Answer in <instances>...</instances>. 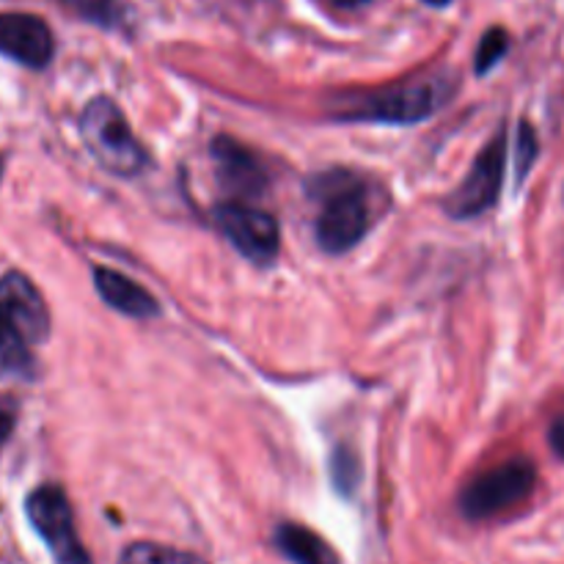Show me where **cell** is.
I'll return each instance as SVG.
<instances>
[{"instance_id":"1","label":"cell","mask_w":564,"mask_h":564,"mask_svg":"<svg viewBox=\"0 0 564 564\" xmlns=\"http://www.w3.org/2000/svg\"><path fill=\"white\" fill-rule=\"evenodd\" d=\"M455 91V80L444 72L430 77L394 83L378 91H352L336 97V119L345 121H383V124H413L433 116Z\"/></svg>"},{"instance_id":"2","label":"cell","mask_w":564,"mask_h":564,"mask_svg":"<svg viewBox=\"0 0 564 564\" xmlns=\"http://www.w3.org/2000/svg\"><path fill=\"white\" fill-rule=\"evenodd\" d=\"M80 135L91 158L110 174L135 176L147 165V152L113 99L97 97L86 105L80 116Z\"/></svg>"},{"instance_id":"3","label":"cell","mask_w":564,"mask_h":564,"mask_svg":"<svg viewBox=\"0 0 564 564\" xmlns=\"http://www.w3.org/2000/svg\"><path fill=\"white\" fill-rule=\"evenodd\" d=\"M323 209L317 215V242L328 253H345L364 240L372 226L367 191L356 176H323Z\"/></svg>"},{"instance_id":"4","label":"cell","mask_w":564,"mask_h":564,"mask_svg":"<svg viewBox=\"0 0 564 564\" xmlns=\"http://www.w3.org/2000/svg\"><path fill=\"white\" fill-rule=\"evenodd\" d=\"M538 471L527 457H512L488 471L477 474L457 496V507L468 521H490V518L510 512L534 494Z\"/></svg>"},{"instance_id":"5","label":"cell","mask_w":564,"mask_h":564,"mask_svg":"<svg viewBox=\"0 0 564 564\" xmlns=\"http://www.w3.org/2000/svg\"><path fill=\"white\" fill-rule=\"evenodd\" d=\"M25 516L58 564H91L75 529L69 499L55 485L36 488L25 501Z\"/></svg>"},{"instance_id":"6","label":"cell","mask_w":564,"mask_h":564,"mask_svg":"<svg viewBox=\"0 0 564 564\" xmlns=\"http://www.w3.org/2000/svg\"><path fill=\"white\" fill-rule=\"evenodd\" d=\"M220 235L253 264H270L281 251V229L273 215L240 202L218 204L213 213Z\"/></svg>"},{"instance_id":"7","label":"cell","mask_w":564,"mask_h":564,"mask_svg":"<svg viewBox=\"0 0 564 564\" xmlns=\"http://www.w3.org/2000/svg\"><path fill=\"white\" fill-rule=\"evenodd\" d=\"M505 160H507V135L499 132L488 147L474 160L471 171L463 180V185L446 198V213L452 218H477L488 213L499 202L501 182H505Z\"/></svg>"},{"instance_id":"8","label":"cell","mask_w":564,"mask_h":564,"mask_svg":"<svg viewBox=\"0 0 564 564\" xmlns=\"http://www.w3.org/2000/svg\"><path fill=\"white\" fill-rule=\"evenodd\" d=\"M0 308L14 323V328L25 336L28 345L47 341L50 312L44 306V297L39 295V290L28 275L11 270L0 279Z\"/></svg>"},{"instance_id":"9","label":"cell","mask_w":564,"mask_h":564,"mask_svg":"<svg viewBox=\"0 0 564 564\" xmlns=\"http://www.w3.org/2000/svg\"><path fill=\"white\" fill-rule=\"evenodd\" d=\"M53 53L55 42L47 22L33 14H0V55L28 69H44Z\"/></svg>"},{"instance_id":"10","label":"cell","mask_w":564,"mask_h":564,"mask_svg":"<svg viewBox=\"0 0 564 564\" xmlns=\"http://www.w3.org/2000/svg\"><path fill=\"white\" fill-rule=\"evenodd\" d=\"M213 160L220 185L226 191L242 193V196H257V193L268 187V174H264L262 163L242 143L231 141V138H215Z\"/></svg>"},{"instance_id":"11","label":"cell","mask_w":564,"mask_h":564,"mask_svg":"<svg viewBox=\"0 0 564 564\" xmlns=\"http://www.w3.org/2000/svg\"><path fill=\"white\" fill-rule=\"evenodd\" d=\"M94 286H97L99 297H102L110 308L127 314V317L147 319L158 314V301H154L138 281L127 279V275L116 273V270H94Z\"/></svg>"},{"instance_id":"12","label":"cell","mask_w":564,"mask_h":564,"mask_svg":"<svg viewBox=\"0 0 564 564\" xmlns=\"http://www.w3.org/2000/svg\"><path fill=\"white\" fill-rule=\"evenodd\" d=\"M275 545L292 564H339L336 551L301 523H281L275 529Z\"/></svg>"},{"instance_id":"13","label":"cell","mask_w":564,"mask_h":564,"mask_svg":"<svg viewBox=\"0 0 564 564\" xmlns=\"http://www.w3.org/2000/svg\"><path fill=\"white\" fill-rule=\"evenodd\" d=\"M33 369V358L28 352V341L14 328L6 312L0 308V378H28Z\"/></svg>"},{"instance_id":"14","label":"cell","mask_w":564,"mask_h":564,"mask_svg":"<svg viewBox=\"0 0 564 564\" xmlns=\"http://www.w3.org/2000/svg\"><path fill=\"white\" fill-rule=\"evenodd\" d=\"M119 564H207L202 556L158 543H132L121 551Z\"/></svg>"},{"instance_id":"15","label":"cell","mask_w":564,"mask_h":564,"mask_svg":"<svg viewBox=\"0 0 564 564\" xmlns=\"http://www.w3.org/2000/svg\"><path fill=\"white\" fill-rule=\"evenodd\" d=\"M66 9L75 11L80 20L94 22L99 28H116L121 22L119 0H58Z\"/></svg>"},{"instance_id":"16","label":"cell","mask_w":564,"mask_h":564,"mask_svg":"<svg viewBox=\"0 0 564 564\" xmlns=\"http://www.w3.org/2000/svg\"><path fill=\"white\" fill-rule=\"evenodd\" d=\"M507 47H510V36H507L505 28H490L482 36V42H479L477 58H474L477 61V64H474L477 75H488V72L505 58Z\"/></svg>"},{"instance_id":"17","label":"cell","mask_w":564,"mask_h":564,"mask_svg":"<svg viewBox=\"0 0 564 564\" xmlns=\"http://www.w3.org/2000/svg\"><path fill=\"white\" fill-rule=\"evenodd\" d=\"M330 474H334L336 488H339L341 494H350L358 482V460L352 455H347L345 449H336Z\"/></svg>"},{"instance_id":"18","label":"cell","mask_w":564,"mask_h":564,"mask_svg":"<svg viewBox=\"0 0 564 564\" xmlns=\"http://www.w3.org/2000/svg\"><path fill=\"white\" fill-rule=\"evenodd\" d=\"M534 158H538V135H534L532 127L521 124V135H518V163H516L518 182L529 174Z\"/></svg>"},{"instance_id":"19","label":"cell","mask_w":564,"mask_h":564,"mask_svg":"<svg viewBox=\"0 0 564 564\" xmlns=\"http://www.w3.org/2000/svg\"><path fill=\"white\" fill-rule=\"evenodd\" d=\"M17 424V405L9 397H0V449H3L6 441L11 438Z\"/></svg>"},{"instance_id":"20","label":"cell","mask_w":564,"mask_h":564,"mask_svg":"<svg viewBox=\"0 0 564 564\" xmlns=\"http://www.w3.org/2000/svg\"><path fill=\"white\" fill-rule=\"evenodd\" d=\"M549 444H551V449H554V455L562 457V460H564V411L554 419V422H551Z\"/></svg>"},{"instance_id":"21","label":"cell","mask_w":564,"mask_h":564,"mask_svg":"<svg viewBox=\"0 0 564 564\" xmlns=\"http://www.w3.org/2000/svg\"><path fill=\"white\" fill-rule=\"evenodd\" d=\"M336 6H345V9H356V6H364L369 3V0H334Z\"/></svg>"},{"instance_id":"22","label":"cell","mask_w":564,"mask_h":564,"mask_svg":"<svg viewBox=\"0 0 564 564\" xmlns=\"http://www.w3.org/2000/svg\"><path fill=\"white\" fill-rule=\"evenodd\" d=\"M424 3H430V6H446V3H452V0H424Z\"/></svg>"},{"instance_id":"23","label":"cell","mask_w":564,"mask_h":564,"mask_svg":"<svg viewBox=\"0 0 564 564\" xmlns=\"http://www.w3.org/2000/svg\"><path fill=\"white\" fill-rule=\"evenodd\" d=\"M0 176H3V160H0Z\"/></svg>"}]
</instances>
